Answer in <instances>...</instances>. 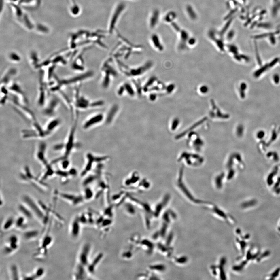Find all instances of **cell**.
Returning <instances> with one entry per match:
<instances>
[{
  "label": "cell",
  "mask_w": 280,
  "mask_h": 280,
  "mask_svg": "<svg viewBox=\"0 0 280 280\" xmlns=\"http://www.w3.org/2000/svg\"><path fill=\"white\" fill-rule=\"evenodd\" d=\"M22 201L31 210L33 215H35L43 226L46 225L49 220V215L46 214L40 205L32 197L28 195H24L22 197Z\"/></svg>",
  "instance_id": "obj_1"
},
{
  "label": "cell",
  "mask_w": 280,
  "mask_h": 280,
  "mask_svg": "<svg viewBox=\"0 0 280 280\" xmlns=\"http://www.w3.org/2000/svg\"><path fill=\"white\" fill-rule=\"evenodd\" d=\"M76 126L77 121H75L73 126L71 128L66 141L64 143L65 146H64V153L62 156L56 159L53 160L51 162V164L52 165L60 162L62 160L69 159L70 156L75 149V144H76L75 142V134Z\"/></svg>",
  "instance_id": "obj_2"
},
{
  "label": "cell",
  "mask_w": 280,
  "mask_h": 280,
  "mask_svg": "<svg viewBox=\"0 0 280 280\" xmlns=\"http://www.w3.org/2000/svg\"><path fill=\"white\" fill-rule=\"evenodd\" d=\"M19 247V239L17 235L13 234L8 239L7 244L3 249V252L6 255H9L16 251Z\"/></svg>",
  "instance_id": "obj_3"
},
{
  "label": "cell",
  "mask_w": 280,
  "mask_h": 280,
  "mask_svg": "<svg viewBox=\"0 0 280 280\" xmlns=\"http://www.w3.org/2000/svg\"><path fill=\"white\" fill-rule=\"evenodd\" d=\"M57 195L62 200L69 202L75 206L82 204L84 200L83 196L72 193L58 192Z\"/></svg>",
  "instance_id": "obj_4"
},
{
  "label": "cell",
  "mask_w": 280,
  "mask_h": 280,
  "mask_svg": "<svg viewBox=\"0 0 280 280\" xmlns=\"http://www.w3.org/2000/svg\"><path fill=\"white\" fill-rule=\"evenodd\" d=\"M46 150V144L44 142H42L39 144L35 153V157L37 159L44 167L48 166L50 164L48 163L47 160Z\"/></svg>",
  "instance_id": "obj_5"
},
{
  "label": "cell",
  "mask_w": 280,
  "mask_h": 280,
  "mask_svg": "<svg viewBox=\"0 0 280 280\" xmlns=\"http://www.w3.org/2000/svg\"><path fill=\"white\" fill-rule=\"evenodd\" d=\"M53 241L52 237L47 233L43 238L40 245L36 255H43V256L47 254L48 250L50 247Z\"/></svg>",
  "instance_id": "obj_6"
},
{
  "label": "cell",
  "mask_w": 280,
  "mask_h": 280,
  "mask_svg": "<svg viewBox=\"0 0 280 280\" xmlns=\"http://www.w3.org/2000/svg\"><path fill=\"white\" fill-rule=\"evenodd\" d=\"M59 105V101L57 98L53 97L50 99L46 107L43 110V114L47 117L53 116L56 113L58 107Z\"/></svg>",
  "instance_id": "obj_7"
},
{
  "label": "cell",
  "mask_w": 280,
  "mask_h": 280,
  "mask_svg": "<svg viewBox=\"0 0 280 280\" xmlns=\"http://www.w3.org/2000/svg\"><path fill=\"white\" fill-rule=\"evenodd\" d=\"M90 250V245L88 243L84 244L82 247L78 257L79 263L84 266L88 263V256Z\"/></svg>",
  "instance_id": "obj_8"
},
{
  "label": "cell",
  "mask_w": 280,
  "mask_h": 280,
  "mask_svg": "<svg viewBox=\"0 0 280 280\" xmlns=\"http://www.w3.org/2000/svg\"><path fill=\"white\" fill-rule=\"evenodd\" d=\"M78 217H75L73 220L70 227V236L73 239L77 238L80 235L81 231V224Z\"/></svg>",
  "instance_id": "obj_9"
},
{
  "label": "cell",
  "mask_w": 280,
  "mask_h": 280,
  "mask_svg": "<svg viewBox=\"0 0 280 280\" xmlns=\"http://www.w3.org/2000/svg\"><path fill=\"white\" fill-rule=\"evenodd\" d=\"M61 124V121L59 118H53L50 121L44 129L47 136H49L52 134Z\"/></svg>",
  "instance_id": "obj_10"
},
{
  "label": "cell",
  "mask_w": 280,
  "mask_h": 280,
  "mask_svg": "<svg viewBox=\"0 0 280 280\" xmlns=\"http://www.w3.org/2000/svg\"><path fill=\"white\" fill-rule=\"evenodd\" d=\"M103 118V115L101 114L92 117L84 122L83 124V128L84 130H87L90 128V127L95 125V124L101 122Z\"/></svg>",
  "instance_id": "obj_11"
},
{
  "label": "cell",
  "mask_w": 280,
  "mask_h": 280,
  "mask_svg": "<svg viewBox=\"0 0 280 280\" xmlns=\"http://www.w3.org/2000/svg\"><path fill=\"white\" fill-rule=\"evenodd\" d=\"M45 271L44 268H38L33 273L30 275H25L23 277V280H36L43 277L45 274Z\"/></svg>",
  "instance_id": "obj_12"
},
{
  "label": "cell",
  "mask_w": 280,
  "mask_h": 280,
  "mask_svg": "<svg viewBox=\"0 0 280 280\" xmlns=\"http://www.w3.org/2000/svg\"><path fill=\"white\" fill-rule=\"evenodd\" d=\"M85 266L79 263L77 265L73 274V277L75 280L84 279L86 277Z\"/></svg>",
  "instance_id": "obj_13"
},
{
  "label": "cell",
  "mask_w": 280,
  "mask_h": 280,
  "mask_svg": "<svg viewBox=\"0 0 280 280\" xmlns=\"http://www.w3.org/2000/svg\"><path fill=\"white\" fill-rule=\"evenodd\" d=\"M46 86L44 83L42 82L41 79L40 78V84L39 90L38 98V103L41 106H43L45 104L46 101Z\"/></svg>",
  "instance_id": "obj_14"
},
{
  "label": "cell",
  "mask_w": 280,
  "mask_h": 280,
  "mask_svg": "<svg viewBox=\"0 0 280 280\" xmlns=\"http://www.w3.org/2000/svg\"><path fill=\"white\" fill-rule=\"evenodd\" d=\"M18 209L21 215L25 217L27 219H31L33 218L34 215L33 213L29 208L23 202L22 204H19Z\"/></svg>",
  "instance_id": "obj_15"
},
{
  "label": "cell",
  "mask_w": 280,
  "mask_h": 280,
  "mask_svg": "<svg viewBox=\"0 0 280 280\" xmlns=\"http://www.w3.org/2000/svg\"><path fill=\"white\" fill-rule=\"evenodd\" d=\"M17 73V71L15 68H10L7 70L3 75L1 80V83L3 85L8 84L11 79Z\"/></svg>",
  "instance_id": "obj_16"
},
{
  "label": "cell",
  "mask_w": 280,
  "mask_h": 280,
  "mask_svg": "<svg viewBox=\"0 0 280 280\" xmlns=\"http://www.w3.org/2000/svg\"><path fill=\"white\" fill-rule=\"evenodd\" d=\"M40 232L39 230L33 229L25 231L23 234V238L27 241L35 239L39 236Z\"/></svg>",
  "instance_id": "obj_17"
},
{
  "label": "cell",
  "mask_w": 280,
  "mask_h": 280,
  "mask_svg": "<svg viewBox=\"0 0 280 280\" xmlns=\"http://www.w3.org/2000/svg\"><path fill=\"white\" fill-rule=\"evenodd\" d=\"M27 218L21 215L15 219L14 226L18 230H25L27 228Z\"/></svg>",
  "instance_id": "obj_18"
},
{
  "label": "cell",
  "mask_w": 280,
  "mask_h": 280,
  "mask_svg": "<svg viewBox=\"0 0 280 280\" xmlns=\"http://www.w3.org/2000/svg\"><path fill=\"white\" fill-rule=\"evenodd\" d=\"M10 274L12 280H18L20 279L19 270L16 264H11L10 267Z\"/></svg>",
  "instance_id": "obj_19"
},
{
  "label": "cell",
  "mask_w": 280,
  "mask_h": 280,
  "mask_svg": "<svg viewBox=\"0 0 280 280\" xmlns=\"http://www.w3.org/2000/svg\"><path fill=\"white\" fill-rule=\"evenodd\" d=\"M9 89L10 90V91L13 92V93H15V94L16 93V94L19 95V96L22 97L23 99H25L27 101L25 95H24V92H23L22 88L17 83H12L10 85Z\"/></svg>",
  "instance_id": "obj_20"
},
{
  "label": "cell",
  "mask_w": 280,
  "mask_h": 280,
  "mask_svg": "<svg viewBox=\"0 0 280 280\" xmlns=\"http://www.w3.org/2000/svg\"><path fill=\"white\" fill-rule=\"evenodd\" d=\"M15 219L13 217H10L3 223L2 228L3 231H7L14 226Z\"/></svg>",
  "instance_id": "obj_21"
},
{
  "label": "cell",
  "mask_w": 280,
  "mask_h": 280,
  "mask_svg": "<svg viewBox=\"0 0 280 280\" xmlns=\"http://www.w3.org/2000/svg\"><path fill=\"white\" fill-rule=\"evenodd\" d=\"M169 199V196L167 195V196H165V198L163 199V202H162V203H160V204H158L156 205V207L155 211H154V216L157 217H158L160 215V214L161 212L162 211V209H163L164 206H165L166 204H167Z\"/></svg>",
  "instance_id": "obj_22"
},
{
  "label": "cell",
  "mask_w": 280,
  "mask_h": 280,
  "mask_svg": "<svg viewBox=\"0 0 280 280\" xmlns=\"http://www.w3.org/2000/svg\"><path fill=\"white\" fill-rule=\"evenodd\" d=\"M211 209V211L213 212L214 214H216V215L219 217H220L222 218L225 220H226L227 219V215H226V214L222 210H221V209L217 207L214 206L212 209Z\"/></svg>",
  "instance_id": "obj_23"
},
{
  "label": "cell",
  "mask_w": 280,
  "mask_h": 280,
  "mask_svg": "<svg viewBox=\"0 0 280 280\" xmlns=\"http://www.w3.org/2000/svg\"><path fill=\"white\" fill-rule=\"evenodd\" d=\"M103 254H100L97 256V257L95 258L93 260V262L88 266V270L90 273H92L94 271L95 266L99 262V261L101 260V258L103 257Z\"/></svg>",
  "instance_id": "obj_24"
},
{
  "label": "cell",
  "mask_w": 280,
  "mask_h": 280,
  "mask_svg": "<svg viewBox=\"0 0 280 280\" xmlns=\"http://www.w3.org/2000/svg\"><path fill=\"white\" fill-rule=\"evenodd\" d=\"M35 53H33L32 54H31V57H30V60L32 65H33L35 68H39V64H38L39 59L37 55Z\"/></svg>",
  "instance_id": "obj_25"
},
{
  "label": "cell",
  "mask_w": 280,
  "mask_h": 280,
  "mask_svg": "<svg viewBox=\"0 0 280 280\" xmlns=\"http://www.w3.org/2000/svg\"><path fill=\"white\" fill-rule=\"evenodd\" d=\"M9 58L10 60L14 63L20 62L21 61V58L19 55L17 53H11L9 54Z\"/></svg>",
  "instance_id": "obj_26"
},
{
  "label": "cell",
  "mask_w": 280,
  "mask_h": 280,
  "mask_svg": "<svg viewBox=\"0 0 280 280\" xmlns=\"http://www.w3.org/2000/svg\"><path fill=\"white\" fill-rule=\"evenodd\" d=\"M150 269L153 270L158 271V272H163L165 270V266L163 264H156L150 266Z\"/></svg>",
  "instance_id": "obj_27"
},
{
  "label": "cell",
  "mask_w": 280,
  "mask_h": 280,
  "mask_svg": "<svg viewBox=\"0 0 280 280\" xmlns=\"http://www.w3.org/2000/svg\"><path fill=\"white\" fill-rule=\"evenodd\" d=\"M84 200H88L92 198L93 196V193L92 191L90 188H85L84 192Z\"/></svg>",
  "instance_id": "obj_28"
},
{
  "label": "cell",
  "mask_w": 280,
  "mask_h": 280,
  "mask_svg": "<svg viewBox=\"0 0 280 280\" xmlns=\"http://www.w3.org/2000/svg\"><path fill=\"white\" fill-rule=\"evenodd\" d=\"M61 168L62 169L67 170L69 167L70 165V161L69 159H66L62 160L60 162Z\"/></svg>",
  "instance_id": "obj_29"
},
{
  "label": "cell",
  "mask_w": 280,
  "mask_h": 280,
  "mask_svg": "<svg viewBox=\"0 0 280 280\" xmlns=\"http://www.w3.org/2000/svg\"><path fill=\"white\" fill-rule=\"evenodd\" d=\"M116 107H113V109H112L110 111L109 114L108 116H107V123H109L111 122L112 119H113V117L114 116L115 113L116 111Z\"/></svg>",
  "instance_id": "obj_30"
},
{
  "label": "cell",
  "mask_w": 280,
  "mask_h": 280,
  "mask_svg": "<svg viewBox=\"0 0 280 280\" xmlns=\"http://www.w3.org/2000/svg\"><path fill=\"white\" fill-rule=\"evenodd\" d=\"M188 261V258L187 257L183 256L180 257L176 258L175 259V262L178 264H183L186 263Z\"/></svg>",
  "instance_id": "obj_31"
},
{
  "label": "cell",
  "mask_w": 280,
  "mask_h": 280,
  "mask_svg": "<svg viewBox=\"0 0 280 280\" xmlns=\"http://www.w3.org/2000/svg\"><path fill=\"white\" fill-rule=\"evenodd\" d=\"M168 224V223L165 222L162 226L160 231L159 232L160 235L162 236V237H164L165 234H166L167 232Z\"/></svg>",
  "instance_id": "obj_32"
},
{
  "label": "cell",
  "mask_w": 280,
  "mask_h": 280,
  "mask_svg": "<svg viewBox=\"0 0 280 280\" xmlns=\"http://www.w3.org/2000/svg\"><path fill=\"white\" fill-rule=\"evenodd\" d=\"M152 40H153V43H154L155 46L158 48L159 49L162 50H163V47L161 45L159 41L158 40L157 37H156V36L153 37V38H152Z\"/></svg>",
  "instance_id": "obj_33"
},
{
  "label": "cell",
  "mask_w": 280,
  "mask_h": 280,
  "mask_svg": "<svg viewBox=\"0 0 280 280\" xmlns=\"http://www.w3.org/2000/svg\"><path fill=\"white\" fill-rule=\"evenodd\" d=\"M64 143H61L59 144H57L54 145L53 147V149L56 151H61L64 150Z\"/></svg>",
  "instance_id": "obj_34"
},
{
  "label": "cell",
  "mask_w": 280,
  "mask_h": 280,
  "mask_svg": "<svg viewBox=\"0 0 280 280\" xmlns=\"http://www.w3.org/2000/svg\"><path fill=\"white\" fill-rule=\"evenodd\" d=\"M173 236H174V235H173V233L171 232V233H170L167 239L166 242L167 246H170L171 243H172V241H173Z\"/></svg>",
  "instance_id": "obj_35"
},
{
  "label": "cell",
  "mask_w": 280,
  "mask_h": 280,
  "mask_svg": "<svg viewBox=\"0 0 280 280\" xmlns=\"http://www.w3.org/2000/svg\"><path fill=\"white\" fill-rule=\"evenodd\" d=\"M68 172L70 176H75L77 175V171L75 168H73L70 169L69 170Z\"/></svg>",
  "instance_id": "obj_36"
},
{
  "label": "cell",
  "mask_w": 280,
  "mask_h": 280,
  "mask_svg": "<svg viewBox=\"0 0 280 280\" xmlns=\"http://www.w3.org/2000/svg\"><path fill=\"white\" fill-rule=\"evenodd\" d=\"M125 88L126 89V90L128 92L129 94H130V95H134V91H133L132 87L129 84H125Z\"/></svg>",
  "instance_id": "obj_37"
},
{
  "label": "cell",
  "mask_w": 280,
  "mask_h": 280,
  "mask_svg": "<svg viewBox=\"0 0 280 280\" xmlns=\"http://www.w3.org/2000/svg\"><path fill=\"white\" fill-rule=\"evenodd\" d=\"M200 90L201 93L205 94V93H206L208 92L209 88L207 86L203 85L200 88Z\"/></svg>",
  "instance_id": "obj_38"
},
{
  "label": "cell",
  "mask_w": 280,
  "mask_h": 280,
  "mask_svg": "<svg viewBox=\"0 0 280 280\" xmlns=\"http://www.w3.org/2000/svg\"><path fill=\"white\" fill-rule=\"evenodd\" d=\"M179 121L178 118H175L174 120L172 123V128L173 129H175L176 128L177 126L179 124Z\"/></svg>",
  "instance_id": "obj_39"
},
{
  "label": "cell",
  "mask_w": 280,
  "mask_h": 280,
  "mask_svg": "<svg viewBox=\"0 0 280 280\" xmlns=\"http://www.w3.org/2000/svg\"><path fill=\"white\" fill-rule=\"evenodd\" d=\"M174 88H175V85L174 84H171L167 86V91L168 93H170L173 92Z\"/></svg>",
  "instance_id": "obj_40"
},
{
  "label": "cell",
  "mask_w": 280,
  "mask_h": 280,
  "mask_svg": "<svg viewBox=\"0 0 280 280\" xmlns=\"http://www.w3.org/2000/svg\"><path fill=\"white\" fill-rule=\"evenodd\" d=\"M229 50L230 52H232V53H237V48H236V47L233 46H230L229 47Z\"/></svg>",
  "instance_id": "obj_41"
},
{
  "label": "cell",
  "mask_w": 280,
  "mask_h": 280,
  "mask_svg": "<svg viewBox=\"0 0 280 280\" xmlns=\"http://www.w3.org/2000/svg\"><path fill=\"white\" fill-rule=\"evenodd\" d=\"M259 27L269 28L270 26L268 24H265V23H261L258 25Z\"/></svg>",
  "instance_id": "obj_42"
},
{
  "label": "cell",
  "mask_w": 280,
  "mask_h": 280,
  "mask_svg": "<svg viewBox=\"0 0 280 280\" xmlns=\"http://www.w3.org/2000/svg\"><path fill=\"white\" fill-rule=\"evenodd\" d=\"M156 95H154V94H152L150 96V99L152 101H154L155 100V99H156Z\"/></svg>",
  "instance_id": "obj_43"
},
{
  "label": "cell",
  "mask_w": 280,
  "mask_h": 280,
  "mask_svg": "<svg viewBox=\"0 0 280 280\" xmlns=\"http://www.w3.org/2000/svg\"><path fill=\"white\" fill-rule=\"evenodd\" d=\"M195 41H194V40L191 39L190 41H189V44H190V45H193L194 44V43H195Z\"/></svg>",
  "instance_id": "obj_44"
},
{
  "label": "cell",
  "mask_w": 280,
  "mask_h": 280,
  "mask_svg": "<svg viewBox=\"0 0 280 280\" xmlns=\"http://www.w3.org/2000/svg\"><path fill=\"white\" fill-rule=\"evenodd\" d=\"M263 135H264V134L262 132H260L259 134H258V137L259 138H262L263 137Z\"/></svg>",
  "instance_id": "obj_45"
},
{
  "label": "cell",
  "mask_w": 280,
  "mask_h": 280,
  "mask_svg": "<svg viewBox=\"0 0 280 280\" xmlns=\"http://www.w3.org/2000/svg\"><path fill=\"white\" fill-rule=\"evenodd\" d=\"M130 207H131V206H129V208L130 209V210L131 209V210H134V209H133H133H130ZM132 208V207L131 208Z\"/></svg>",
  "instance_id": "obj_46"
},
{
  "label": "cell",
  "mask_w": 280,
  "mask_h": 280,
  "mask_svg": "<svg viewBox=\"0 0 280 280\" xmlns=\"http://www.w3.org/2000/svg\"><path fill=\"white\" fill-rule=\"evenodd\" d=\"M277 1V0H274V1H275V2H276Z\"/></svg>",
  "instance_id": "obj_47"
}]
</instances>
